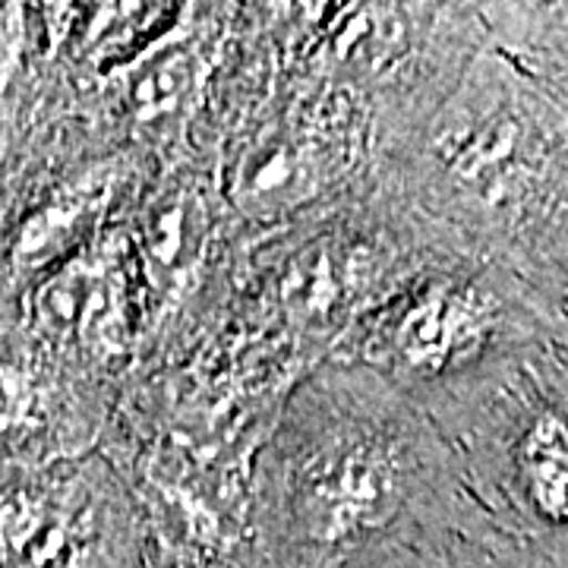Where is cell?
Segmentation results:
<instances>
[{"mask_svg":"<svg viewBox=\"0 0 568 568\" xmlns=\"http://www.w3.org/2000/svg\"><path fill=\"white\" fill-rule=\"evenodd\" d=\"M518 142H521L518 123L506 114H493L487 121L452 130L448 140H443V149L462 178L487 183L508 174V168L515 164V155H518Z\"/></svg>","mask_w":568,"mask_h":568,"instance_id":"cell-6","label":"cell"},{"mask_svg":"<svg viewBox=\"0 0 568 568\" xmlns=\"http://www.w3.org/2000/svg\"><path fill=\"white\" fill-rule=\"evenodd\" d=\"M402 480L386 452L366 443L325 448L297 487V525L313 544H347L392 521Z\"/></svg>","mask_w":568,"mask_h":568,"instance_id":"cell-1","label":"cell"},{"mask_svg":"<svg viewBox=\"0 0 568 568\" xmlns=\"http://www.w3.org/2000/svg\"><path fill=\"white\" fill-rule=\"evenodd\" d=\"M145 253L149 263L155 265L164 275H181L183 268H190L200 241H203V215L200 209L190 203L186 196L168 200V203L149 209V222H145Z\"/></svg>","mask_w":568,"mask_h":568,"instance_id":"cell-9","label":"cell"},{"mask_svg":"<svg viewBox=\"0 0 568 568\" xmlns=\"http://www.w3.org/2000/svg\"><path fill=\"white\" fill-rule=\"evenodd\" d=\"M402 22L388 10H376V7H364L361 13H354L351 20L338 29L335 36V58L364 70V67H379L388 61L398 48H402Z\"/></svg>","mask_w":568,"mask_h":568,"instance_id":"cell-10","label":"cell"},{"mask_svg":"<svg viewBox=\"0 0 568 568\" xmlns=\"http://www.w3.org/2000/svg\"><path fill=\"white\" fill-rule=\"evenodd\" d=\"M480 338V306L458 291H429L410 306L398 325L395 347L407 369L436 373L465 345Z\"/></svg>","mask_w":568,"mask_h":568,"instance_id":"cell-3","label":"cell"},{"mask_svg":"<svg viewBox=\"0 0 568 568\" xmlns=\"http://www.w3.org/2000/svg\"><path fill=\"white\" fill-rule=\"evenodd\" d=\"M328 155L320 136L275 126L250 142L234 164L231 196L246 219H278L320 193Z\"/></svg>","mask_w":568,"mask_h":568,"instance_id":"cell-2","label":"cell"},{"mask_svg":"<svg viewBox=\"0 0 568 568\" xmlns=\"http://www.w3.org/2000/svg\"><path fill=\"white\" fill-rule=\"evenodd\" d=\"M39 323L61 338H104L114 323V291L95 265H67L39 291Z\"/></svg>","mask_w":568,"mask_h":568,"instance_id":"cell-5","label":"cell"},{"mask_svg":"<svg viewBox=\"0 0 568 568\" xmlns=\"http://www.w3.org/2000/svg\"><path fill=\"white\" fill-rule=\"evenodd\" d=\"M29 405H32L29 376L17 364L0 361V433L22 424L29 414Z\"/></svg>","mask_w":568,"mask_h":568,"instance_id":"cell-13","label":"cell"},{"mask_svg":"<svg viewBox=\"0 0 568 568\" xmlns=\"http://www.w3.org/2000/svg\"><path fill=\"white\" fill-rule=\"evenodd\" d=\"M200 58L186 48L174 51H159L155 58L142 61L130 80V104L140 111L142 118H159L181 108L183 99L200 85Z\"/></svg>","mask_w":568,"mask_h":568,"instance_id":"cell-7","label":"cell"},{"mask_svg":"<svg viewBox=\"0 0 568 568\" xmlns=\"http://www.w3.org/2000/svg\"><path fill=\"white\" fill-rule=\"evenodd\" d=\"M342 287L345 282L338 278V263L320 250L291 268V275L284 282V297L304 323H313V320L323 323L342 301V294H345Z\"/></svg>","mask_w":568,"mask_h":568,"instance_id":"cell-11","label":"cell"},{"mask_svg":"<svg viewBox=\"0 0 568 568\" xmlns=\"http://www.w3.org/2000/svg\"><path fill=\"white\" fill-rule=\"evenodd\" d=\"M77 525L41 493H10L0 499V566L61 568L73 559Z\"/></svg>","mask_w":568,"mask_h":568,"instance_id":"cell-4","label":"cell"},{"mask_svg":"<svg viewBox=\"0 0 568 568\" xmlns=\"http://www.w3.org/2000/svg\"><path fill=\"white\" fill-rule=\"evenodd\" d=\"M22 54V13L20 7L0 10V92L13 80Z\"/></svg>","mask_w":568,"mask_h":568,"instance_id":"cell-14","label":"cell"},{"mask_svg":"<svg viewBox=\"0 0 568 568\" xmlns=\"http://www.w3.org/2000/svg\"><path fill=\"white\" fill-rule=\"evenodd\" d=\"M82 219H85V205L80 200L54 203L36 212L26 222L20 241H17V263L39 265L54 260L58 253H63L70 246V237L80 227Z\"/></svg>","mask_w":568,"mask_h":568,"instance_id":"cell-12","label":"cell"},{"mask_svg":"<svg viewBox=\"0 0 568 568\" xmlns=\"http://www.w3.org/2000/svg\"><path fill=\"white\" fill-rule=\"evenodd\" d=\"M568 436L559 417H544L525 439V477L530 499L549 521H566Z\"/></svg>","mask_w":568,"mask_h":568,"instance_id":"cell-8","label":"cell"}]
</instances>
